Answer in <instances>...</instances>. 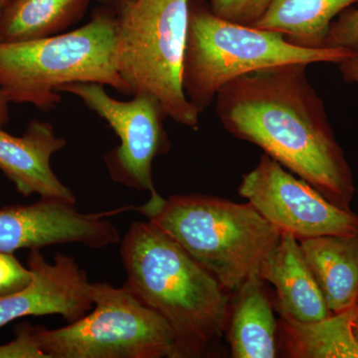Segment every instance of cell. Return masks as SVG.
<instances>
[{"label": "cell", "mask_w": 358, "mask_h": 358, "mask_svg": "<svg viewBox=\"0 0 358 358\" xmlns=\"http://www.w3.org/2000/svg\"><path fill=\"white\" fill-rule=\"evenodd\" d=\"M308 66H275L233 80L219 90L216 112L228 133L262 148L329 202L350 211L352 169L308 81Z\"/></svg>", "instance_id": "obj_1"}, {"label": "cell", "mask_w": 358, "mask_h": 358, "mask_svg": "<svg viewBox=\"0 0 358 358\" xmlns=\"http://www.w3.org/2000/svg\"><path fill=\"white\" fill-rule=\"evenodd\" d=\"M120 253L124 286L173 331V358L214 355L227 327L229 292L150 221L131 224Z\"/></svg>", "instance_id": "obj_2"}, {"label": "cell", "mask_w": 358, "mask_h": 358, "mask_svg": "<svg viewBox=\"0 0 358 358\" xmlns=\"http://www.w3.org/2000/svg\"><path fill=\"white\" fill-rule=\"evenodd\" d=\"M134 210L173 238L229 293L253 274L281 238V231L253 205L204 194L155 192Z\"/></svg>", "instance_id": "obj_3"}, {"label": "cell", "mask_w": 358, "mask_h": 358, "mask_svg": "<svg viewBox=\"0 0 358 358\" xmlns=\"http://www.w3.org/2000/svg\"><path fill=\"white\" fill-rule=\"evenodd\" d=\"M117 13L103 6L74 31L0 43V90L8 103L48 110L61 103L64 85L96 83L131 95L115 63Z\"/></svg>", "instance_id": "obj_4"}, {"label": "cell", "mask_w": 358, "mask_h": 358, "mask_svg": "<svg viewBox=\"0 0 358 358\" xmlns=\"http://www.w3.org/2000/svg\"><path fill=\"white\" fill-rule=\"evenodd\" d=\"M355 51L310 49L282 34L221 20L205 0L188 1L182 86L190 103L203 113L224 85L256 71L293 63L341 64Z\"/></svg>", "instance_id": "obj_5"}, {"label": "cell", "mask_w": 358, "mask_h": 358, "mask_svg": "<svg viewBox=\"0 0 358 358\" xmlns=\"http://www.w3.org/2000/svg\"><path fill=\"white\" fill-rule=\"evenodd\" d=\"M189 0H129L115 10V63L131 95L155 96L174 122L197 128L182 65Z\"/></svg>", "instance_id": "obj_6"}, {"label": "cell", "mask_w": 358, "mask_h": 358, "mask_svg": "<svg viewBox=\"0 0 358 358\" xmlns=\"http://www.w3.org/2000/svg\"><path fill=\"white\" fill-rule=\"evenodd\" d=\"M94 310L61 329L33 327L45 358H173L166 320L126 287L92 282Z\"/></svg>", "instance_id": "obj_7"}, {"label": "cell", "mask_w": 358, "mask_h": 358, "mask_svg": "<svg viewBox=\"0 0 358 358\" xmlns=\"http://www.w3.org/2000/svg\"><path fill=\"white\" fill-rule=\"evenodd\" d=\"M60 92L72 94L100 115L114 129L120 145L105 157L110 178L115 182L148 192H157L152 178V162L171 148L164 129L166 119L162 103L150 95H136L128 102L109 96L103 85H64Z\"/></svg>", "instance_id": "obj_8"}, {"label": "cell", "mask_w": 358, "mask_h": 358, "mask_svg": "<svg viewBox=\"0 0 358 358\" xmlns=\"http://www.w3.org/2000/svg\"><path fill=\"white\" fill-rule=\"evenodd\" d=\"M238 192L278 230L299 241L358 230L357 213L336 206L266 154L243 176Z\"/></svg>", "instance_id": "obj_9"}, {"label": "cell", "mask_w": 358, "mask_h": 358, "mask_svg": "<svg viewBox=\"0 0 358 358\" xmlns=\"http://www.w3.org/2000/svg\"><path fill=\"white\" fill-rule=\"evenodd\" d=\"M75 203L64 200L41 199L27 206L0 210V251L13 253L20 249H41L51 245L82 244L102 249L121 243V235L109 218L122 207L99 213H81Z\"/></svg>", "instance_id": "obj_10"}, {"label": "cell", "mask_w": 358, "mask_h": 358, "mask_svg": "<svg viewBox=\"0 0 358 358\" xmlns=\"http://www.w3.org/2000/svg\"><path fill=\"white\" fill-rule=\"evenodd\" d=\"M31 281L14 293L0 296V327L30 315H59L69 322L93 307L91 284L72 257L57 255L47 262L39 249L30 250Z\"/></svg>", "instance_id": "obj_11"}, {"label": "cell", "mask_w": 358, "mask_h": 358, "mask_svg": "<svg viewBox=\"0 0 358 358\" xmlns=\"http://www.w3.org/2000/svg\"><path fill=\"white\" fill-rule=\"evenodd\" d=\"M66 145L50 122L32 121L24 134L14 136L0 129V171L23 196L76 202L74 193L63 185L50 166L52 155Z\"/></svg>", "instance_id": "obj_12"}, {"label": "cell", "mask_w": 358, "mask_h": 358, "mask_svg": "<svg viewBox=\"0 0 358 358\" xmlns=\"http://www.w3.org/2000/svg\"><path fill=\"white\" fill-rule=\"evenodd\" d=\"M259 277L275 289L274 308L281 317L313 322L331 315L300 242L282 233L279 242L261 264Z\"/></svg>", "instance_id": "obj_13"}, {"label": "cell", "mask_w": 358, "mask_h": 358, "mask_svg": "<svg viewBox=\"0 0 358 358\" xmlns=\"http://www.w3.org/2000/svg\"><path fill=\"white\" fill-rule=\"evenodd\" d=\"M301 251L333 313L355 307L358 298V230L301 240Z\"/></svg>", "instance_id": "obj_14"}, {"label": "cell", "mask_w": 358, "mask_h": 358, "mask_svg": "<svg viewBox=\"0 0 358 358\" xmlns=\"http://www.w3.org/2000/svg\"><path fill=\"white\" fill-rule=\"evenodd\" d=\"M235 293L226 327L232 357H275L278 320L265 281L258 274L251 275Z\"/></svg>", "instance_id": "obj_15"}, {"label": "cell", "mask_w": 358, "mask_h": 358, "mask_svg": "<svg viewBox=\"0 0 358 358\" xmlns=\"http://www.w3.org/2000/svg\"><path fill=\"white\" fill-rule=\"evenodd\" d=\"M355 307L326 319L299 322L280 317L277 343L292 358H358L353 334Z\"/></svg>", "instance_id": "obj_16"}, {"label": "cell", "mask_w": 358, "mask_h": 358, "mask_svg": "<svg viewBox=\"0 0 358 358\" xmlns=\"http://www.w3.org/2000/svg\"><path fill=\"white\" fill-rule=\"evenodd\" d=\"M358 0H271L254 27L280 33L303 48H326L334 17Z\"/></svg>", "instance_id": "obj_17"}, {"label": "cell", "mask_w": 358, "mask_h": 358, "mask_svg": "<svg viewBox=\"0 0 358 358\" xmlns=\"http://www.w3.org/2000/svg\"><path fill=\"white\" fill-rule=\"evenodd\" d=\"M90 0H8L0 11V43L54 36L75 24Z\"/></svg>", "instance_id": "obj_18"}, {"label": "cell", "mask_w": 358, "mask_h": 358, "mask_svg": "<svg viewBox=\"0 0 358 358\" xmlns=\"http://www.w3.org/2000/svg\"><path fill=\"white\" fill-rule=\"evenodd\" d=\"M271 0H210V9L221 20L254 27Z\"/></svg>", "instance_id": "obj_19"}, {"label": "cell", "mask_w": 358, "mask_h": 358, "mask_svg": "<svg viewBox=\"0 0 358 358\" xmlns=\"http://www.w3.org/2000/svg\"><path fill=\"white\" fill-rule=\"evenodd\" d=\"M326 47L358 51V9L348 8L331 23Z\"/></svg>", "instance_id": "obj_20"}, {"label": "cell", "mask_w": 358, "mask_h": 358, "mask_svg": "<svg viewBox=\"0 0 358 358\" xmlns=\"http://www.w3.org/2000/svg\"><path fill=\"white\" fill-rule=\"evenodd\" d=\"M31 279L29 268H25L13 253L0 251V296L24 288Z\"/></svg>", "instance_id": "obj_21"}, {"label": "cell", "mask_w": 358, "mask_h": 358, "mask_svg": "<svg viewBox=\"0 0 358 358\" xmlns=\"http://www.w3.org/2000/svg\"><path fill=\"white\" fill-rule=\"evenodd\" d=\"M0 358H45L37 345L33 327L20 326L15 339L0 345Z\"/></svg>", "instance_id": "obj_22"}, {"label": "cell", "mask_w": 358, "mask_h": 358, "mask_svg": "<svg viewBox=\"0 0 358 358\" xmlns=\"http://www.w3.org/2000/svg\"><path fill=\"white\" fill-rule=\"evenodd\" d=\"M341 76L348 83L358 85V51H355L345 59V61L338 64Z\"/></svg>", "instance_id": "obj_23"}, {"label": "cell", "mask_w": 358, "mask_h": 358, "mask_svg": "<svg viewBox=\"0 0 358 358\" xmlns=\"http://www.w3.org/2000/svg\"><path fill=\"white\" fill-rule=\"evenodd\" d=\"M3 4L0 3V11H1ZM9 120V110L8 102L4 98L1 90H0V129L3 128L4 126L8 122Z\"/></svg>", "instance_id": "obj_24"}, {"label": "cell", "mask_w": 358, "mask_h": 358, "mask_svg": "<svg viewBox=\"0 0 358 358\" xmlns=\"http://www.w3.org/2000/svg\"><path fill=\"white\" fill-rule=\"evenodd\" d=\"M98 1L102 3L103 6L110 7V8L117 10V8L124 6L129 0H98Z\"/></svg>", "instance_id": "obj_25"}, {"label": "cell", "mask_w": 358, "mask_h": 358, "mask_svg": "<svg viewBox=\"0 0 358 358\" xmlns=\"http://www.w3.org/2000/svg\"><path fill=\"white\" fill-rule=\"evenodd\" d=\"M353 334H355V339L358 343V298L357 303H355V317L353 320Z\"/></svg>", "instance_id": "obj_26"}, {"label": "cell", "mask_w": 358, "mask_h": 358, "mask_svg": "<svg viewBox=\"0 0 358 358\" xmlns=\"http://www.w3.org/2000/svg\"><path fill=\"white\" fill-rule=\"evenodd\" d=\"M6 1H8V0H0V3L4 4Z\"/></svg>", "instance_id": "obj_27"}]
</instances>
